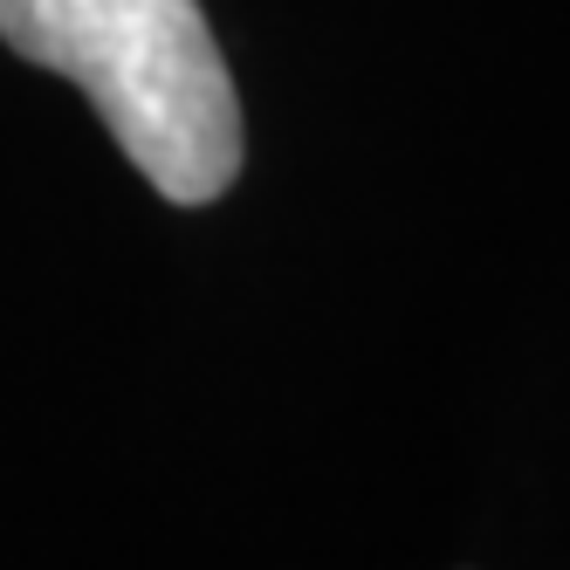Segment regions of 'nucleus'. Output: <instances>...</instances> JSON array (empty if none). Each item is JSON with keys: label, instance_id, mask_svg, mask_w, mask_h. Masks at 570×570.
Listing matches in <instances>:
<instances>
[{"label": "nucleus", "instance_id": "nucleus-1", "mask_svg": "<svg viewBox=\"0 0 570 570\" xmlns=\"http://www.w3.org/2000/svg\"><path fill=\"white\" fill-rule=\"evenodd\" d=\"M0 42L69 76L173 207L234 186L240 97L199 0H0Z\"/></svg>", "mask_w": 570, "mask_h": 570}]
</instances>
